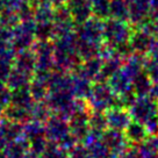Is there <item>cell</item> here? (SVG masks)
I'll list each match as a JSON object with an SVG mask.
<instances>
[{"instance_id":"obj_1","label":"cell","mask_w":158,"mask_h":158,"mask_svg":"<svg viewBox=\"0 0 158 158\" xmlns=\"http://www.w3.org/2000/svg\"><path fill=\"white\" fill-rule=\"evenodd\" d=\"M149 8V2L147 0H136L130 7V16L134 21H139L138 18H143L147 14Z\"/></svg>"}]
</instances>
